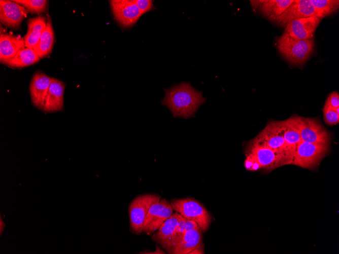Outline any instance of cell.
<instances>
[{"label": "cell", "instance_id": "24", "mask_svg": "<svg viewBox=\"0 0 339 254\" xmlns=\"http://www.w3.org/2000/svg\"><path fill=\"white\" fill-rule=\"evenodd\" d=\"M322 18L336 12L339 7L338 0H310Z\"/></svg>", "mask_w": 339, "mask_h": 254}, {"label": "cell", "instance_id": "11", "mask_svg": "<svg viewBox=\"0 0 339 254\" xmlns=\"http://www.w3.org/2000/svg\"><path fill=\"white\" fill-rule=\"evenodd\" d=\"M312 16L321 18L310 0H294L275 22L279 26L285 27L288 23L295 19Z\"/></svg>", "mask_w": 339, "mask_h": 254}, {"label": "cell", "instance_id": "17", "mask_svg": "<svg viewBox=\"0 0 339 254\" xmlns=\"http://www.w3.org/2000/svg\"><path fill=\"white\" fill-rule=\"evenodd\" d=\"M184 217L175 211L160 226L152 239L166 250L169 248L176 227Z\"/></svg>", "mask_w": 339, "mask_h": 254}, {"label": "cell", "instance_id": "8", "mask_svg": "<svg viewBox=\"0 0 339 254\" xmlns=\"http://www.w3.org/2000/svg\"><path fill=\"white\" fill-rule=\"evenodd\" d=\"M302 141L311 143H329L328 131L316 119L295 116Z\"/></svg>", "mask_w": 339, "mask_h": 254}, {"label": "cell", "instance_id": "5", "mask_svg": "<svg viewBox=\"0 0 339 254\" xmlns=\"http://www.w3.org/2000/svg\"><path fill=\"white\" fill-rule=\"evenodd\" d=\"M173 209L187 220L195 222L203 232H206L211 222V216L207 210L196 200L184 198L172 199Z\"/></svg>", "mask_w": 339, "mask_h": 254}, {"label": "cell", "instance_id": "14", "mask_svg": "<svg viewBox=\"0 0 339 254\" xmlns=\"http://www.w3.org/2000/svg\"><path fill=\"white\" fill-rule=\"evenodd\" d=\"M51 80L52 78L38 71L30 82L29 91L32 104L42 111Z\"/></svg>", "mask_w": 339, "mask_h": 254}, {"label": "cell", "instance_id": "15", "mask_svg": "<svg viewBox=\"0 0 339 254\" xmlns=\"http://www.w3.org/2000/svg\"><path fill=\"white\" fill-rule=\"evenodd\" d=\"M294 0L251 1L254 9H257L263 16L272 22L292 4Z\"/></svg>", "mask_w": 339, "mask_h": 254}, {"label": "cell", "instance_id": "2", "mask_svg": "<svg viewBox=\"0 0 339 254\" xmlns=\"http://www.w3.org/2000/svg\"><path fill=\"white\" fill-rule=\"evenodd\" d=\"M276 46L282 55L294 65L304 63L314 50V39L299 40L283 33L276 40Z\"/></svg>", "mask_w": 339, "mask_h": 254}, {"label": "cell", "instance_id": "29", "mask_svg": "<svg viewBox=\"0 0 339 254\" xmlns=\"http://www.w3.org/2000/svg\"><path fill=\"white\" fill-rule=\"evenodd\" d=\"M184 226L185 233L199 227L195 222L187 220H186L185 221Z\"/></svg>", "mask_w": 339, "mask_h": 254}, {"label": "cell", "instance_id": "10", "mask_svg": "<svg viewBox=\"0 0 339 254\" xmlns=\"http://www.w3.org/2000/svg\"><path fill=\"white\" fill-rule=\"evenodd\" d=\"M114 17L124 29L133 26L143 15L133 1H110Z\"/></svg>", "mask_w": 339, "mask_h": 254}, {"label": "cell", "instance_id": "16", "mask_svg": "<svg viewBox=\"0 0 339 254\" xmlns=\"http://www.w3.org/2000/svg\"><path fill=\"white\" fill-rule=\"evenodd\" d=\"M64 88L63 82L52 78L45 101L44 112L50 113L63 110Z\"/></svg>", "mask_w": 339, "mask_h": 254}, {"label": "cell", "instance_id": "19", "mask_svg": "<svg viewBox=\"0 0 339 254\" xmlns=\"http://www.w3.org/2000/svg\"><path fill=\"white\" fill-rule=\"evenodd\" d=\"M47 19L43 15L28 19L27 31L24 37L26 48L34 49L46 27Z\"/></svg>", "mask_w": 339, "mask_h": 254}, {"label": "cell", "instance_id": "20", "mask_svg": "<svg viewBox=\"0 0 339 254\" xmlns=\"http://www.w3.org/2000/svg\"><path fill=\"white\" fill-rule=\"evenodd\" d=\"M1 61L14 56L20 50L25 48L24 38L9 33H1Z\"/></svg>", "mask_w": 339, "mask_h": 254}, {"label": "cell", "instance_id": "6", "mask_svg": "<svg viewBox=\"0 0 339 254\" xmlns=\"http://www.w3.org/2000/svg\"><path fill=\"white\" fill-rule=\"evenodd\" d=\"M329 143H311L301 141L294 153L291 164L313 169L328 151Z\"/></svg>", "mask_w": 339, "mask_h": 254}, {"label": "cell", "instance_id": "30", "mask_svg": "<svg viewBox=\"0 0 339 254\" xmlns=\"http://www.w3.org/2000/svg\"><path fill=\"white\" fill-rule=\"evenodd\" d=\"M190 254H201V253H204V245L201 244L200 246L199 247L195 248L192 251H191L190 252H189Z\"/></svg>", "mask_w": 339, "mask_h": 254}, {"label": "cell", "instance_id": "22", "mask_svg": "<svg viewBox=\"0 0 339 254\" xmlns=\"http://www.w3.org/2000/svg\"><path fill=\"white\" fill-rule=\"evenodd\" d=\"M40 59L33 49L25 48L19 50L14 56L1 62L9 67L21 68L37 63Z\"/></svg>", "mask_w": 339, "mask_h": 254}, {"label": "cell", "instance_id": "25", "mask_svg": "<svg viewBox=\"0 0 339 254\" xmlns=\"http://www.w3.org/2000/svg\"><path fill=\"white\" fill-rule=\"evenodd\" d=\"M13 2L26 9L29 13L40 14L47 10L48 1L46 0H14Z\"/></svg>", "mask_w": 339, "mask_h": 254}, {"label": "cell", "instance_id": "3", "mask_svg": "<svg viewBox=\"0 0 339 254\" xmlns=\"http://www.w3.org/2000/svg\"><path fill=\"white\" fill-rule=\"evenodd\" d=\"M244 166L250 171H270L285 165L284 160L271 150L250 141L246 148Z\"/></svg>", "mask_w": 339, "mask_h": 254}, {"label": "cell", "instance_id": "23", "mask_svg": "<svg viewBox=\"0 0 339 254\" xmlns=\"http://www.w3.org/2000/svg\"><path fill=\"white\" fill-rule=\"evenodd\" d=\"M54 41V32L51 19L49 17L46 27L33 49L40 59L47 56L51 53Z\"/></svg>", "mask_w": 339, "mask_h": 254}, {"label": "cell", "instance_id": "21", "mask_svg": "<svg viewBox=\"0 0 339 254\" xmlns=\"http://www.w3.org/2000/svg\"><path fill=\"white\" fill-rule=\"evenodd\" d=\"M279 123L284 139L294 155L297 146L301 141L295 116L286 120L279 121Z\"/></svg>", "mask_w": 339, "mask_h": 254}, {"label": "cell", "instance_id": "9", "mask_svg": "<svg viewBox=\"0 0 339 254\" xmlns=\"http://www.w3.org/2000/svg\"><path fill=\"white\" fill-rule=\"evenodd\" d=\"M173 213V207L167 200L161 199L154 203L146 216L143 232L147 235L154 233Z\"/></svg>", "mask_w": 339, "mask_h": 254}, {"label": "cell", "instance_id": "18", "mask_svg": "<svg viewBox=\"0 0 339 254\" xmlns=\"http://www.w3.org/2000/svg\"><path fill=\"white\" fill-rule=\"evenodd\" d=\"M202 232L201 229L198 227L186 232L168 253L187 254L192 250L199 247L202 243Z\"/></svg>", "mask_w": 339, "mask_h": 254}, {"label": "cell", "instance_id": "12", "mask_svg": "<svg viewBox=\"0 0 339 254\" xmlns=\"http://www.w3.org/2000/svg\"><path fill=\"white\" fill-rule=\"evenodd\" d=\"M322 18L312 16L295 19L288 23L283 33L299 40L313 39L315 31Z\"/></svg>", "mask_w": 339, "mask_h": 254}, {"label": "cell", "instance_id": "28", "mask_svg": "<svg viewBox=\"0 0 339 254\" xmlns=\"http://www.w3.org/2000/svg\"><path fill=\"white\" fill-rule=\"evenodd\" d=\"M325 105L334 109L339 107V95L336 91H333L328 95Z\"/></svg>", "mask_w": 339, "mask_h": 254}, {"label": "cell", "instance_id": "13", "mask_svg": "<svg viewBox=\"0 0 339 254\" xmlns=\"http://www.w3.org/2000/svg\"><path fill=\"white\" fill-rule=\"evenodd\" d=\"M28 13L26 9L13 1H0V21L5 26L19 29Z\"/></svg>", "mask_w": 339, "mask_h": 254}, {"label": "cell", "instance_id": "4", "mask_svg": "<svg viewBox=\"0 0 339 254\" xmlns=\"http://www.w3.org/2000/svg\"><path fill=\"white\" fill-rule=\"evenodd\" d=\"M251 141L274 151L284 160L286 164H291L293 154L284 139L279 121L268 123Z\"/></svg>", "mask_w": 339, "mask_h": 254}, {"label": "cell", "instance_id": "1", "mask_svg": "<svg viewBox=\"0 0 339 254\" xmlns=\"http://www.w3.org/2000/svg\"><path fill=\"white\" fill-rule=\"evenodd\" d=\"M201 92L189 82H183L165 89L161 104L171 111L174 117L188 119L194 117L199 106L206 101Z\"/></svg>", "mask_w": 339, "mask_h": 254}, {"label": "cell", "instance_id": "26", "mask_svg": "<svg viewBox=\"0 0 339 254\" xmlns=\"http://www.w3.org/2000/svg\"><path fill=\"white\" fill-rule=\"evenodd\" d=\"M339 107L335 109L324 105L323 112L326 123L329 125L337 124L339 122Z\"/></svg>", "mask_w": 339, "mask_h": 254}, {"label": "cell", "instance_id": "27", "mask_svg": "<svg viewBox=\"0 0 339 254\" xmlns=\"http://www.w3.org/2000/svg\"><path fill=\"white\" fill-rule=\"evenodd\" d=\"M133 1L143 14L152 10L154 8V5L152 1L134 0Z\"/></svg>", "mask_w": 339, "mask_h": 254}, {"label": "cell", "instance_id": "7", "mask_svg": "<svg viewBox=\"0 0 339 254\" xmlns=\"http://www.w3.org/2000/svg\"><path fill=\"white\" fill-rule=\"evenodd\" d=\"M154 194H143L137 196L129 203L128 213L132 232L137 235L143 232L144 222L150 206L161 199Z\"/></svg>", "mask_w": 339, "mask_h": 254}]
</instances>
